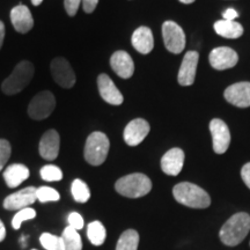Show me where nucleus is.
<instances>
[{"label": "nucleus", "mask_w": 250, "mask_h": 250, "mask_svg": "<svg viewBox=\"0 0 250 250\" xmlns=\"http://www.w3.org/2000/svg\"><path fill=\"white\" fill-rule=\"evenodd\" d=\"M149 124L143 118L131 121L124 130V140L129 146H137L146 138L149 132Z\"/></svg>", "instance_id": "obj_12"}, {"label": "nucleus", "mask_w": 250, "mask_h": 250, "mask_svg": "<svg viewBox=\"0 0 250 250\" xmlns=\"http://www.w3.org/2000/svg\"><path fill=\"white\" fill-rule=\"evenodd\" d=\"M162 36L168 51L173 54H181L186 48V34L174 21H166L162 24Z\"/></svg>", "instance_id": "obj_7"}, {"label": "nucleus", "mask_w": 250, "mask_h": 250, "mask_svg": "<svg viewBox=\"0 0 250 250\" xmlns=\"http://www.w3.org/2000/svg\"><path fill=\"white\" fill-rule=\"evenodd\" d=\"M9 156H11V144L7 140L0 139V171L7 164Z\"/></svg>", "instance_id": "obj_31"}, {"label": "nucleus", "mask_w": 250, "mask_h": 250, "mask_svg": "<svg viewBox=\"0 0 250 250\" xmlns=\"http://www.w3.org/2000/svg\"><path fill=\"white\" fill-rule=\"evenodd\" d=\"M250 230V215L246 212H240L230 217L221 227L219 236L221 242L228 247L240 245Z\"/></svg>", "instance_id": "obj_1"}, {"label": "nucleus", "mask_w": 250, "mask_h": 250, "mask_svg": "<svg viewBox=\"0 0 250 250\" xmlns=\"http://www.w3.org/2000/svg\"><path fill=\"white\" fill-rule=\"evenodd\" d=\"M33 250H36V249H33Z\"/></svg>", "instance_id": "obj_41"}, {"label": "nucleus", "mask_w": 250, "mask_h": 250, "mask_svg": "<svg viewBox=\"0 0 250 250\" xmlns=\"http://www.w3.org/2000/svg\"><path fill=\"white\" fill-rule=\"evenodd\" d=\"M36 217V211L31 208H22V210L18 211V213L14 215L13 220H12V226H13L14 229H19L21 227V224L23 221L31 220Z\"/></svg>", "instance_id": "obj_30"}, {"label": "nucleus", "mask_w": 250, "mask_h": 250, "mask_svg": "<svg viewBox=\"0 0 250 250\" xmlns=\"http://www.w3.org/2000/svg\"><path fill=\"white\" fill-rule=\"evenodd\" d=\"M5 237H6V228H5V225L2 224V221L0 220V242L4 241Z\"/></svg>", "instance_id": "obj_38"}, {"label": "nucleus", "mask_w": 250, "mask_h": 250, "mask_svg": "<svg viewBox=\"0 0 250 250\" xmlns=\"http://www.w3.org/2000/svg\"><path fill=\"white\" fill-rule=\"evenodd\" d=\"M87 236L94 246H102L107 237V230L100 221H93L87 227Z\"/></svg>", "instance_id": "obj_24"}, {"label": "nucleus", "mask_w": 250, "mask_h": 250, "mask_svg": "<svg viewBox=\"0 0 250 250\" xmlns=\"http://www.w3.org/2000/svg\"><path fill=\"white\" fill-rule=\"evenodd\" d=\"M225 99L239 108L250 107V83H237L225 90Z\"/></svg>", "instance_id": "obj_13"}, {"label": "nucleus", "mask_w": 250, "mask_h": 250, "mask_svg": "<svg viewBox=\"0 0 250 250\" xmlns=\"http://www.w3.org/2000/svg\"><path fill=\"white\" fill-rule=\"evenodd\" d=\"M214 30L218 35L225 39H239L243 34V27L239 22L228 20H220L214 23Z\"/></svg>", "instance_id": "obj_22"}, {"label": "nucleus", "mask_w": 250, "mask_h": 250, "mask_svg": "<svg viewBox=\"0 0 250 250\" xmlns=\"http://www.w3.org/2000/svg\"><path fill=\"white\" fill-rule=\"evenodd\" d=\"M181 2H183V4H191V2L195 1V0H180Z\"/></svg>", "instance_id": "obj_40"}, {"label": "nucleus", "mask_w": 250, "mask_h": 250, "mask_svg": "<svg viewBox=\"0 0 250 250\" xmlns=\"http://www.w3.org/2000/svg\"><path fill=\"white\" fill-rule=\"evenodd\" d=\"M112 70L122 79H129L133 76L134 64L131 56L125 51H116L110 58Z\"/></svg>", "instance_id": "obj_18"}, {"label": "nucleus", "mask_w": 250, "mask_h": 250, "mask_svg": "<svg viewBox=\"0 0 250 250\" xmlns=\"http://www.w3.org/2000/svg\"><path fill=\"white\" fill-rule=\"evenodd\" d=\"M59 145H61V138L57 131H46L40 142L39 151L41 156L48 161H54L58 156Z\"/></svg>", "instance_id": "obj_16"}, {"label": "nucleus", "mask_w": 250, "mask_h": 250, "mask_svg": "<svg viewBox=\"0 0 250 250\" xmlns=\"http://www.w3.org/2000/svg\"><path fill=\"white\" fill-rule=\"evenodd\" d=\"M223 17H224V20L234 21L237 17H239V14H237V12L234 8H228L224 12Z\"/></svg>", "instance_id": "obj_36"}, {"label": "nucleus", "mask_w": 250, "mask_h": 250, "mask_svg": "<svg viewBox=\"0 0 250 250\" xmlns=\"http://www.w3.org/2000/svg\"><path fill=\"white\" fill-rule=\"evenodd\" d=\"M139 234L134 229H127L117 241L116 250H138Z\"/></svg>", "instance_id": "obj_23"}, {"label": "nucleus", "mask_w": 250, "mask_h": 250, "mask_svg": "<svg viewBox=\"0 0 250 250\" xmlns=\"http://www.w3.org/2000/svg\"><path fill=\"white\" fill-rule=\"evenodd\" d=\"M81 0H65L64 1V6L65 9H66L67 14L70 17H74L77 14L78 8H79Z\"/></svg>", "instance_id": "obj_33"}, {"label": "nucleus", "mask_w": 250, "mask_h": 250, "mask_svg": "<svg viewBox=\"0 0 250 250\" xmlns=\"http://www.w3.org/2000/svg\"><path fill=\"white\" fill-rule=\"evenodd\" d=\"M41 245L46 250H65L64 241L62 237L50 233H43L40 237Z\"/></svg>", "instance_id": "obj_27"}, {"label": "nucleus", "mask_w": 250, "mask_h": 250, "mask_svg": "<svg viewBox=\"0 0 250 250\" xmlns=\"http://www.w3.org/2000/svg\"><path fill=\"white\" fill-rule=\"evenodd\" d=\"M35 68L29 61L20 62L14 67L13 72L7 79L4 80L1 85V89L6 95H14L20 93L24 87H27L33 79Z\"/></svg>", "instance_id": "obj_4"}, {"label": "nucleus", "mask_w": 250, "mask_h": 250, "mask_svg": "<svg viewBox=\"0 0 250 250\" xmlns=\"http://www.w3.org/2000/svg\"><path fill=\"white\" fill-rule=\"evenodd\" d=\"M133 48L143 55H147L154 48V39H153L152 30L148 27H139L138 29L134 30L132 34Z\"/></svg>", "instance_id": "obj_20"}, {"label": "nucleus", "mask_w": 250, "mask_h": 250, "mask_svg": "<svg viewBox=\"0 0 250 250\" xmlns=\"http://www.w3.org/2000/svg\"><path fill=\"white\" fill-rule=\"evenodd\" d=\"M50 70L56 83L62 88H72L76 85V73L65 58H55L50 65Z\"/></svg>", "instance_id": "obj_8"}, {"label": "nucleus", "mask_w": 250, "mask_h": 250, "mask_svg": "<svg viewBox=\"0 0 250 250\" xmlns=\"http://www.w3.org/2000/svg\"><path fill=\"white\" fill-rule=\"evenodd\" d=\"M68 226L73 227L74 229L79 230L83 227V215L78 213V212H72V213L68 214L67 217Z\"/></svg>", "instance_id": "obj_32"}, {"label": "nucleus", "mask_w": 250, "mask_h": 250, "mask_svg": "<svg viewBox=\"0 0 250 250\" xmlns=\"http://www.w3.org/2000/svg\"><path fill=\"white\" fill-rule=\"evenodd\" d=\"M41 177L46 182H58L62 179V171L59 167L54 165H46L40 171Z\"/></svg>", "instance_id": "obj_28"}, {"label": "nucleus", "mask_w": 250, "mask_h": 250, "mask_svg": "<svg viewBox=\"0 0 250 250\" xmlns=\"http://www.w3.org/2000/svg\"><path fill=\"white\" fill-rule=\"evenodd\" d=\"M98 86L101 98L109 104L120 105L123 103V95L107 74H100L98 78Z\"/></svg>", "instance_id": "obj_15"}, {"label": "nucleus", "mask_w": 250, "mask_h": 250, "mask_svg": "<svg viewBox=\"0 0 250 250\" xmlns=\"http://www.w3.org/2000/svg\"><path fill=\"white\" fill-rule=\"evenodd\" d=\"M210 131L214 152L217 154H224L230 144V132L227 124L224 121L214 118L210 122Z\"/></svg>", "instance_id": "obj_9"}, {"label": "nucleus", "mask_w": 250, "mask_h": 250, "mask_svg": "<svg viewBox=\"0 0 250 250\" xmlns=\"http://www.w3.org/2000/svg\"><path fill=\"white\" fill-rule=\"evenodd\" d=\"M42 1H43V0H31L33 5H35V6L41 5V4H42Z\"/></svg>", "instance_id": "obj_39"}, {"label": "nucleus", "mask_w": 250, "mask_h": 250, "mask_svg": "<svg viewBox=\"0 0 250 250\" xmlns=\"http://www.w3.org/2000/svg\"><path fill=\"white\" fill-rule=\"evenodd\" d=\"M184 164V152L181 148H171L161 159V169L165 174L176 176L181 173Z\"/></svg>", "instance_id": "obj_17"}, {"label": "nucleus", "mask_w": 250, "mask_h": 250, "mask_svg": "<svg viewBox=\"0 0 250 250\" xmlns=\"http://www.w3.org/2000/svg\"><path fill=\"white\" fill-rule=\"evenodd\" d=\"M174 198L180 204L192 208H206L211 204L208 193L201 187L189 182L176 184L173 189Z\"/></svg>", "instance_id": "obj_2"}, {"label": "nucleus", "mask_w": 250, "mask_h": 250, "mask_svg": "<svg viewBox=\"0 0 250 250\" xmlns=\"http://www.w3.org/2000/svg\"><path fill=\"white\" fill-rule=\"evenodd\" d=\"M5 39V24L2 21H0V49H1L2 43H4Z\"/></svg>", "instance_id": "obj_37"}, {"label": "nucleus", "mask_w": 250, "mask_h": 250, "mask_svg": "<svg viewBox=\"0 0 250 250\" xmlns=\"http://www.w3.org/2000/svg\"><path fill=\"white\" fill-rule=\"evenodd\" d=\"M239 56L233 49L227 46L215 48L210 54L211 66L218 71H224L227 68H232L237 64Z\"/></svg>", "instance_id": "obj_11"}, {"label": "nucleus", "mask_w": 250, "mask_h": 250, "mask_svg": "<svg viewBox=\"0 0 250 250\" xmlns=\"http://www.w3.org/2000/svg\"><path fill=\"white\" fill-rule=\"evenodd\" d=\"M110 143L108 137L102 132H93L89 134L85 145V159L89 165L100 166L105 161L108 156Z\"/></svg>", "instance_id": "obj_5"}, {"label": "nucleus", "mask_w": 250, "mask_h": 250, "mask_svg": "<svg viewBox=\"0 0 250 250\" xmlns=\"http://www.w3.org/2000/svg\"><path fill=\"white\" fill-rule=\"evenodd\" d=\"M115 189L120 195L129 198H139L151 191L152 182L146 175L134 173L121 177L115 184Z\"/></svg>", "instance_id": "obj_3"}, {"label": "nucleus", "mask_w": 250, "mask_h": 250, "mask_svg": "<svg viewBox=\"0 0 250 250\" xmlns=\"http://www.w3.org/2000/svg\"><path fill=\"white\" fill-rule=\"evenodd\" d=\"M29 169L24 165L14 164L8 166L4 171V180L8 188H18L29 177Z\"/></svg>", "instance_id": "obj_21"}, {"label": "nucleus", "mask_w": 250, "mask_h": 250, "mask_svg": "<svg viewBox=\"0 0 250 250\" xmlns=\"http://www.w3.org/2000/svg\"><path fill=\"white\" fill-rule=\"evenodd\" d=\"M36 197L37 201L41 203H48V202H57L61 198V195L57 190L50 187H41L36 189Z\"/></svg>", "instance_id": "obj_29"}, {"label": "nucleus", "mask_w": 250, "mask_h": 250, "mask_svg": "<svg viewBox=\"0 0 250 250\" xmlns=\"http://www.w3.org/2000/svg\"><path fill=\"white\" fill-rule=\"evenodd\" d=\"M241 177L243 182L246 183V186L250 189V162L243 166V168L241 169Z\"/></svg>", "instance_id": "obj_34"}, {"label": "nucleus", "mask_w": 250, "mask_h": 250, "mask_svg": "<svg viewBox=\"0 0 250 250\" xmlns=\"http://www.w3.org/2000/svg\"><path fill=\"white\" fill-rule=\"evenodd\" d=\"M36 199V188L28 187L6 197L4 208L9 211H20L22 208H29V205L34 204Z\"/></svg>", "instance_id": "obj_10"}, {"label": "nucleus", "mask_w": 250, "mask_h": 250, "mask_svg": "<svg viewBox=\"0 0 250 250\" xmlns=\"http://www.w3.org/2000/svg\"><path fill=\"white\" fill-rule=\"evenodd\" d=\"M99 0H83V7L86 13H92L98 6Z\"/></svg>", "instance_id": "obj_35"}, {"label": "nucleus", "mask_w": 250, "mask_h": 250, "mask_svg": "<svg viewBox=\"0 0 250 250\" xmlns=\"http://www.w3.org/2000/svg\"><path fill=\"white\" fill-rule=\"evenodd\" d=\"M56 108V98L49 90H43L31 99L28 105V115L35 121L48 118Z\"/></svg>", "instance_id": "obj_6"}, {"label": "nucleus", "mask_w": 250, "mask_h": 250, "mask_svg": "<svg viewBox=\"0 0 250 250\" xmlns=\"http://www.w3.org/2000/svg\"><path fill=\"white\" fill-rule=\"evenodd\" d=\"M199 55L196 51H188L184 56L182 65L179 71V83L182 86H190L195 83L197 64H198Z\"/></svg>", "instance_id": "obj_14"}, {"label": "nucleus", "mask_w": 250, "mask_h": 250, "mask_svg": "<svg viewBox=\"0 0 250 250\" xmlns=\"http://www.w3.org/2000/svg\"><path fill=\"white\" fill-rule=\"evenodd\" d=\"M62 239L64 241L65 250H83V240L78 230L73 227L67 226L65 228Z\"/></svg>", "instance_id": "obj_25"}, {"label": "nucleus", "mask_w": 250, "mask_h": 250, "mask_svg": "<svg viewBox=\"0 0 250 250\" xmlns=\"http://www.w3.org/2000/svg\"><path fill=\"white\" fill-rule=\"evenodd\" d=\"M72 196L78 203H86L90 198V190L83 180H74L72 183Z\"/></svg>", "instance_id": "obj_26"}, {"label": "nucleus", "mask_w": 250, "mask_h": 250, "mask_svg": "<svg viewBox=\"0 0 250 250\" xmlns=\"http://www.w3.org/2000/svg\"><path fill=\"white\" fill-rule=\"evenodd\" d=\"M11 21L14 29L21 34H26L34 27V19L29 8L19 5L11 11Z\"/></svg>", "instance_id": "obj_19"}]
</instances>
